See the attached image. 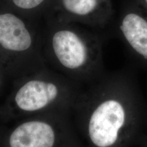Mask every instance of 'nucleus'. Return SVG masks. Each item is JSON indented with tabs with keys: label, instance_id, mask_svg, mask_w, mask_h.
<instances>
[{
	"label": "nucleus",
	"instance_id": "f257e3e1",
	"mask_svg": "<svg viewBox=\"0 0 147 147\" xmlns=\"http://www.w3.org/2000/svg\"><path fill=\"white\" fill-rule=\"evenodd\" d=\"M92 147H130L140 144L147 114L131 71L105 72L84 86L72 112Z\"/></svg>",
	"mask_w": 147,
	"mask_h": 147
},
{
	"label": "nucleus",
	"instance_id": "f03ea898",
	"mask_svg": "<svg viewBox=\"0 0 147 147\" xmlns=\"http://www.w3.org/2000/svg\"><path fill=\"white\" fill-rule=\"evenodd\" d=\"M42 54L46 64L80 85H87L106 72L102 36L76 23L45 19Z\"/></svg>",
	"mask_w": 147,
	"mask_h": 147
},
{
	"label": "nucleus",
	"instance_id": "7ed1b4c3",
	"mask_svg": "<svg viewBox=\"0 0 147 147\" xmlns=\"http://www.w3.org/2000/svg\"><path fill=\"white\" fill-rule=\"evenodd\" d=\"M82 86L47 65L13 80L12 91L0 106L3 123L46 115H68Z\"/></svg>",
	"mask_w": 147,
	"mask_h": 147
},
{
	"label": "nucleus",
	"instance_id": "20e7f679",
	"mask_svg": "<svg viewBox=\"0 0 147 147\" xmlns=\"http://www.w3.org/2000/svg\"><path fill=\"white\" fill-rule=\"evenodd\" d=\"M47 65L42 54V29L38 22L0 0V70L7 80Z\"/></svg>",
	"mask_w": 147,
	"mask_h": 147
},
{
	"label": "nucleus",
	"instance_id": "39448f33",
	"mask_svg": "<svg viewBox=\"0 0 147 147\" xmlns=\"http://www.w3.org/2000/svg\"><path fill=\"white\" fill-rule=\"evenodd\" d=\"M111 0H53L45 19L104 28L113 17Z\"/></svg>",
	"mask_w": 147,
	"mask_h": 147
},
{
	"label": "nucleus",
	"instance_id": "423d86ee",
	"mask_svg": "<svg viewBox=\"0 0 147 147\" xmlns=\"http://www.w3.org/2000/svg\"><path fill=\"white\" fill-rule=\"evenodd\" d=\"M68 115L34 116L16 121L8 136L10 147H53L57 129Z\"/></svg>",
	"mask_w": 147,
	"mask_h": 147
},
{
	"label": "nucleus",
	"instance_id": "0eeeda50",
	"mask_svg": "<svg viewBox=\"0 0 147 147\" xmlns=\"http://www.w3.org/2000/svg\"><path fill=\"white\" fill-rule=\"evenodd\" d=\"M119 35L134 57L147 68V15L129 10L121 14L117 25Z\"/></svg>",
	"mask_w": 147,
	"mask_h": 147
},
{
	"label": "nucleus",
	"instance_id": "6e6552de",
	"mask_svg": "<svg viewBox=\"0 0 147 147\" xmlns=\"http://www.w3.org/2000/svg\"><path fill=\"white\" fill-rule=\"evenodd\" d=\"M9 8L25 17L38 22L45 18L53 0H1Z\"/></svg>",
	"mask_w": 147,
	"mask_h": 147
},
{
	"label": "nucleus",
	"instance_id": "1a4fd4ad",
	"mask_svg": "<svg viewBox=\"0 0 147 147\" xmlns=\"http://www.w3.org/2000/svg\"><path fill=\"white\" fill-rule=\"evenodd\" d=\"M5 80H7V78H5V76L2 73V71L0 70V91H1V89L3 88V82H4Z\"/></svg>",
	"mask_w": 147,
	"mask_h": 147
},
{
	"label": "nucleus",
	"instance_id": "9d476101",
	"mask_svg": "<svg viewBox=\"0 0 147 147\" xmlns=\"http://www.w3.org/2000/svg\"><path fill=\"white\" fill-rule=\"evenodd\" d=\"M139 145V147H147V134L146 136H144Z\"/></svg>",
	"mask_w": 147,
	"mask_h": 147
},
{
	"label": "nucleus",
	"instance_id": "9b49d317",
	"mask_svg": "<svg viewBox=\"0 0 147 147\" xmlns=\"http://www.w3.org/2000/svg\"><path fill=\"white\" fill-rule=\"evenodd\" d=\"M142 1H143V3H144V5L146 6V8H147V0H142Z\"/></svg>",
	"mask_w": 147,
	"mask_h": 147
}]
</instances>
